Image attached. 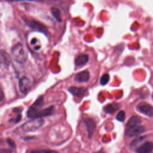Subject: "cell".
<instances>
[{
    "mask_svg": "<svg viewBox=\"0 0 153 153\" xmlns=\"http://www.w3.org/2000/svg\"><path fill=\"white\" fill-rule=\"evenodd\" d=\"M51 12L54 19L58 22H62V17H61V13L60 11L59 8L56 7H52L51 8Z\"/></svg>",
    "mask_w": 153,
    "mask_h": 153,
    "instance_id": "cell-15",
    "label": "cell"
},
{
    "mask_svg": "<svg viewBox=\"0 0 153 153\" xmlns=\"http://www.w3.org/2000/svg\"><path fill=\"white\" fill-rule=\"evenodd\" d=\"M126 118V113L124 111H119L117 115H116V119L121 122H123L124 121Z\"/></svg>",
    "mask_w": 153,
    "mask_h": 153,
    "instance_id": "cell-18",
    "label": "cell"
},
{
    "mask_svg": "<svg viewBox=\"0 0 153 153\" xmlns=\"http://www.w3.org/2000/svg\"><path fill=\"white\" fill-rule=\"evenodd\" d=\"M144 127L142 126H135L128 127L126 134L128 137H134L142 134L144 131Z\"/></svg>",
    "mask_w": 153,
    "mask_h": 153,
    "instance_id": "cell-6",
    "label": "cell"
},
{
    "mask_svg": "<svg viewBox=\"0 0 153 153\" xmlns=\"http://www.w3.org/2000/svg\"><path fill=\"white\" fill-rule=\"evenodd\" d=\"M7 142L8 145L11 148H14L16 147V143H15V142H14L11 139L8 138V139H7Z\"/></svg>",
    "mask_w": 153,
    "mask_h": 153,
    "instance_id": "cell-22",
    "label": "cell"
},
{
    "mask_svg": "<svg viewBox=\"0 0 153 153\" xmlns=\"http://www.w3.org/2000/svg\"><path fill=\"white\" fill-rule=\"evenodd\" d=\"M4 99V94L2 90L0 88V101L3 100Z\"/></svg>",
    "mask_w": 153,
    "mask_h": 153,
    "instance_id": "cell-25",
    "label": "cell"
},
{
    "mask_svg": "<svg viewBox=\"0 0 153 153\" xmlns=\"http://www.w3.org/2000/svg\"><path fill=\"white\" fill-rule=\"evenodd\" d=\"M30 153H58V152L49 149H36L31 151Z\"/></svg>",
    "mask_w": 153,
    "mask_h": 153,
    "instance_id": "cell-20",
    "label": "cell"
},
{
    "mask_svg": "<svg viewBox=\"0 0 153 153\" xmlns=\"http://www.w3.org/2000/svg\"><path fill=\"white\" fill-rule=\"evenodd\" d=\"M43 100H44V98L42 96H41L39 97L36 101L35 102L33 103V106H35V107H36V106H40L42 102H43Z\"/></svg>",
    "mask_w": 153,
    "mask_h": 153,
    "instance_id": "cell-21",
    "label": "cell"
},
{
    "mask_svg": "<svg viewBox=\"0 0 153 153\" xmlns=\"http://www.w3.org/2000/svg\"><path fill=\"white\" fill-rule=\"evenodd\" d=\"M84 122L85 124L87 130L88 132V137L89 138H91L93 133L95 131V129L96 127V124L95 121L90 118H87L84 119Z\"/></svg>",
    "mask_w": 153,
    "mask_h": 153,
    "instance_id": "cell-7",
    "label": "cell"
},
{
    "mask_svg": "<svg viewBox=\"0 0 153 153\" xmlns=\"http://www.w3.org/2000/svg\"><path fill=\"white\" fill-rule=\"evenodd\" d=\"M21 119H22V115L20 114H18V115H17V117L15 118V120H14V123H19L21 120Z\"/></svg>",
    "mask_w": 153,
    "mask_h": 153,
    "instance_id": "cell-24",
    "label": "cell"
},
{
    "mask_svg": "<svg viewBox=\"0 0 153 153\" xmlns=\"http://www.w3.org/2000/svg\"><path fill=\"white\" fill-rule=\"evenodd\" d=\"M31 82L29 78L26 76L22 77L19 82V90L21 93L25 94L27 93L31 88Z\"/></svg>",
    "mask_w": 153,
    "mask_h": 153,
    "instance_id": "cell-5",
    "label": "cell"
},
{
    "mask_svg": "<svg viewBox=\"0 0 153 153\" xmlns=\"http://www.w3.org/2000/svg\"><path fill=\"white\" fill-rule=\"evenodd\" d=\"M25 23L32 29L36 30L38 32H40L44 33H47L48 32L47 28L42 23L35 21L34 20H29V19H25Z\"/></svg>",
    "mask_w": 153,
    "mask_h": 153,
    "instance_id": "cell-4",
    "label": "cell"
},
{
    "mask_svg": "<svg viewBox=\"0 0 153 153\" xmlns=\"http://www.w3.org/2000/svg\"><path fill=\"white\" fill-rule=\"evenodd\" d=\"M153 150V143L146 142L139 146L136 149V153H151Z\"/></svg>",
    "mask_w": 153,
    "mask_h": 153,
    "instance_id": "cell-10",
    "label": "cell"
},
{
    "mask_svg": "<svg viewBox=\"0 0 153 153\" xmlns=\"http://www.w3.org/2000/svg\"><path fill=\"white\" fill-rule=\"evenodd\" d=\"M11 54L14 60L19 63H24L27 59V53L20 43L17 44L12 48Z\"/></svg>",
    "mask_w": 153,
    "mask_h": 153,
    "instance_id": "cell-2",
    "label": "cell"
},
{
    "mask_svg": "<svg viewBox=\"0 0 153 153\" xmlns=\"http://www.w3.org/2000/svg\"><path fill=\"white\" fill-rule=\"evenodd\" d=\"M11 62L10 55L3 50H0V63L9 65Z\"/></svg>",
    "mask_w": 153,
    "mask_h": 153,
    "instance_id": "cell-13",
    "label": "cell"
},
{
    "mask_svg": "<svg viewBox=\"0 0 153 153\" xmlns=\"http://www.w3.org/2000/svg\"><path fill=\"white\" fill-rule=\"evenodd\" d=\"M115 106L113 104H108L104 106L103 110L107 114H111L114 112Z\"/></svg>",
    "mask_w": 153,
    "mask_h": 153,
    "instance_id": "cell-17",
    "label": "cell"
},
{
    "mask_svg": "<svg viewBox=\"0 0 153 153\" xmlns=\"http://www.w3.org/2000/svg\"><path fill=\"white\" fill-rule=\"evenodd\" d=\"M88 61V56L85 54L78 55L75 60V63L77 66H82L85 65Z\"/></svg>",
    "mask_w": 153,
    "mask_h": 153,
    "instance_id": "cell-12",
    "label": "cell"
},
{
    "mask_svg": "<svg viewBox=\"0 0 153 153\" xmlns=\"http://www.w3.org/2000/svg\"><path fill=\"white\" fill-rule=\"evenodd\" d=\"M8 1L13 2V1H33V0H8Z\"/></svg>",
    "mask_w": 153,
    "mask_h": 153,
    "instance_id": "cell-27",
    "label": "cell"
},
{
    "mask_svg": "<svg viewBox=\"0 0 153 153\" xmlns=\"http://www.w3.org/2000/svg\"><path fill=\"white\" fill-rule=\"evenodd\" d=\"M54 109V107L53 106H51L43 109H38L36 107L32 106L27 111V116L32 119L41 118L51 115L53 114Z\"/></svg>",
    "mask_w": 153,
    "mask_h": 153,
    "instance_id": "cell-1",
    "label": "cell"
},
{
    "mask_svg": "<svg viewBox=\"0 0 153 153\" xmlns=\"http://www.w3.org/2000/svg\"><path fill=\"white\" fill-rule=\"evenodd\" d=\"M13 111H14V112H16V113L19 114V112H22V109H21L20 108H14V109H13Z\"/></svg>",
    "mask_w": 153,
    "mask_h": 153,
    "instance_id": "cell-26",
    "label": "cell"
},
{
    "mask_svg": "<svg viewBox=\"0 0 153 153\" xmlns=\"http://www.w3.org/2000/svg\"><path fill=\"white\" fill-rule=\"evenodd\" d=\"M145 137H138L136 139H134L131 143H130V147L132 148H134L135 147H136V146L140 143L142 141H143L144 140V138Z\"/></svg>",
    "mask_w": 153,
    "mask_h": 153,
    "instance_id": "cell-19",
    "label": "cell"
},
{
    "mask_svg": "<svg viewBox=\"0 0 153 153\" xmlns=\"http://www.w3.org/2000/svg\"><path fill=\"white\" fill-rule=\"evenodd\" d=\"M152 99H153V93H152Z\"/></svg>",
    "mask_w": 153,
    "mask_h": 153,
    "instance_id": "cell-29",
    "label": "cell"
},
{
    "mask_svg": "<svg viewBox=\"0 0 153 153\" xmlns=\"http://www.w3.org/2000/svg\"><path fill=\"white\" fill-rule=\"evenodd\" d=\"M141 123V119L138 116H133L131 117L127 123V127H130L135 126H138L139 124Z\"/></svg>",
    "mask_w": 153,
    "mask_h": 153,
    "instance_id": "cell-14",
    "label": "cell"
},
{
    "mask_svg": "<svg viewBox=\"0 0 153 153\" xmlns=\"http://www.w3.org/2000/svg\"><path fill=\"white\" fill-rule=\"evenodd\" d=\"M94 153H105L103 150H100V151H97L96 152H94Z\"/></svg>",
    "mask_w": 153,
    "mask_h": 153,
    "instance_id": "cell-28",
    "label": "cell"
},
{
    "mask_svg": "<svg viewBox=\"0 0 153 153\" xmlns=\"http://www.w3.org/2000/svg\"><path fill=\"white\" fill-rule=\"evenodd\" d=\"M90 78V74L88 71H81L76 74L75 76V80L79 82H84L88 81Z\"/></svg>",
    "mask_w": 153,
    "mask_h": 153,
    "instance_id": "cell-11",
    "label": "cell"
},
{
    "mask_svg": "<svg viewBox=\"0 0 153 153\" xmlns=\"http://www.w3.org/2000/svg\"><path fill=\"white\" fill-rule=\"evenodd\" d=\"M68 90L72 95L78 97H81L84 96V95L87 91V89L85 87L75 86H72L69 87Z\"/></svg>",
    "mask_w": 153,
    "mask_h": 153,
    "instance_id": "cell-8",
    "label": "cell"
},
{
    "mask_svg": "<svg viewBox=\"0 0 153 153\" xmlns=\"http://www.w3.org/2000/svg\"><path fill=\"white\" fill-rule=\"evenodd\" d=\"M44 123L42 118H35L24 123L21 126V129L24 132L35 131L41 128Z\"/></svg>",
    "mask_w": 153,
    "mask_h": 153,
    "instance_id": "cell-3",
    "label": "cell"
},
{
    "mask_svg": "<svg viewBox=\"0 0 153 153\" xmlns=\"http://www.w3.org/2000/svg\"><path fill=\"white\" fill-rule=\"evenodd\" d=\"M138 110L142 114L148 117L153 116V107L147 103H142L137 106Z\"/></svg>",
    "mask_w": 153,
    "mask_h": 153,
    "instance_id": "cell-9",
    "label": "cell"
},
{
    "mask_svg": "<svg viewBox=\"0 0 153 153\" xmlns=\"http://www.w3.org/2000/svg\"><path fill=\"white\" fill-rule=\"evenodd\" d=\"M0 153H12V151L10 149H1Z\"/></svg>",
    "mask_w": 153,
    "mask_h": 153,
    "instance_id": "cell-23",
    "label": "cell"
},
{
    "mask_svg": "<svg viewBox=\"0 0 153 153\" xmlns=\"http://www.w3.org/2000/svg\"><path fill=\"white\" fill-rule=\"evenodd\" d=\"M109 78H110V77H109V74H103V75L101 76L100 79V84H101L102 85H106V84L109 82Z\"/></svg>",
    "mask_w": 153,
    "mask_h": 153,
    "instance_id": "cell-16",
    "label": "cell"
}]
</instances>
